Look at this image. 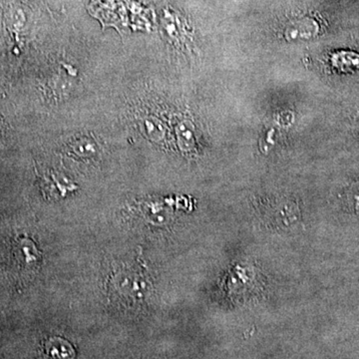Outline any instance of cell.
<instances>
[{
    "mask_svg": "<svg viewBox=\"0 0 359 359\" xmlns=\"http://www.w3.org/2000/svg\"><path fill=\"white\" fill-rule=\"evenodd\" d=\"M349 202L353 205V209L359 210V183L353 186L349 191Z\"/></svg>",
    "mask_w": 359,
    "mask_h": 359,
    "instance_id": "cell-1",
    "label": "cell"
}]
</instances>
